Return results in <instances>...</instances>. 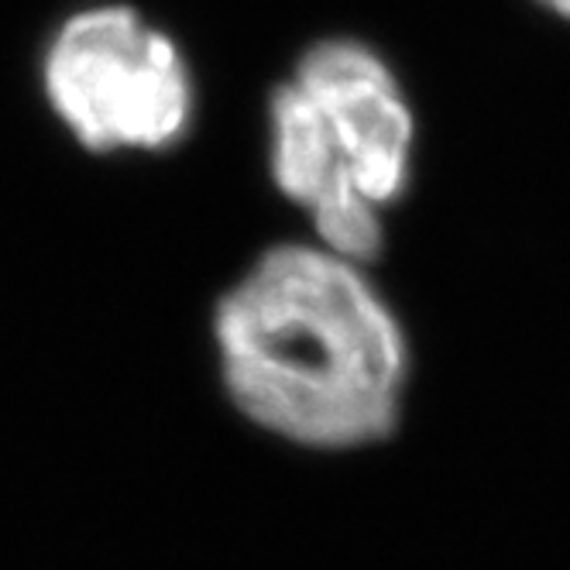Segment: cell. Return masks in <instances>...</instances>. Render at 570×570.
I'll use <instances>...</instances> for the list:
<instances>
[{
  "mask_svg": "<svg viewBox=\"0 0 570 570\" xmlns=\"http://www.w3.org/2000/svg\"><path fill=\"white\" fill-rule=\"evenodd\" d=\"M46 94L72 138L97 155H166L196 114L186 56L131 8L72 14L49 46Z\"/></svg>",
  "mask_w": 570,
  "mask_h": 570,
  "instance_id": "3957f363",
  "label": "cell"
},
{
  "mask_svg": "<svg viewBox=\"0 0 570 570\" xmlns=\"http://www.w3.org/2000/svg\"><path fill=\"white\" fill-rule=\"evenodd\" d=\"M234 410L303 451H364L395 433L410 344L368 265L316 240L272 244L214 309Z\"/></svg>",
  "mask_w": 570,
  "mask_h": 570,
  "instance_id": "6da1fadb",
  "label": "cell"
},
{
  "mask_svg": "<svg viewBox=\"0 0 570 570\" xmlns=\"http://www.w3.org/2000/svg\"><path fill=\"white\" fill-rule=\"evenodd\" d=\"M416 117L392 66L354 38L316 42L268 100V173L313 237L375 265L413 179Z\"/></svg>",
  "mask_w": 570,
  "mask_h": 570,
  "instance_id": "7a4b0ae2",
  "label": "cell"
},
{
  "mask_svg": "<svg viewBox=\"0 0 570 570\" xmlns=\"http://www.w3.org/2000/svg\"><path fill=\"white\" fill-rule=\"evenodd\" d=\"M540 4H543L547 11H553L557 18L570 21V0H540Z\"/></svg>",
  "mask_w": 570,
  "mask_h": 570,
  "instance_id": "277c9868",
  "label": "cell"
}]
</instances>
